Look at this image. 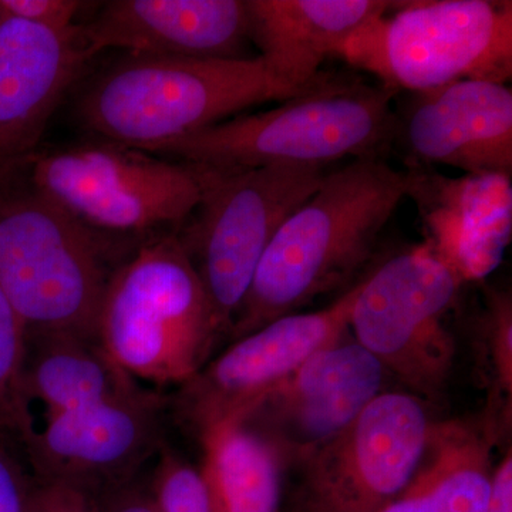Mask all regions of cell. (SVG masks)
<instances>
[{
    "label": "cell",
    "mask_w": 512,
    "mask_h": 512,
    "mask_svg": "<svg viewBox=\"0 0 512 512\" xmlns=\"http://www.w3.org/2000/svg\"><path fill=\"white\" fill-rule=\"evenodd\" d=\"M409 192L406 171L360 158L325 174L276 231L235 316L232 342L346 284Z\"/></svg>",
    "instance_id": "1"
},
{
    "label": "cell",
    "mask_w": 512,
    "mask_h": 512,
    "mask_svg": "<svg viewBox=\"0 0 512 512\" xmlns=\"http://www.w3.org/2000/svg\"><path fill=\"white\" fill-rule=\"evenodd\" d=\"M396 94L380 83L320 74L308 90L275 109L238 114L161 144L151 154L220 170L274 165L323 170L346 158H382L396 138Z\"/></svg>",
    "instance_id": "2"
},
{
    "label": "cell",
    "mask_w": 512,
    "mask_h": 512,
    "mask_svg": "<svg viewBox=\"0 0 512 512\" xmlns=\"http://www.w3.org/2000/svg\"><path fill=\"white\" fill-rule=\"evenodd\" d=\"M288 99L259 56L208 60L127 53L84 90L77 114L104 141L151 153L248 107Z\"/></svg>",
    "instance_id": "3"
},
{
    "label": "cell",
    "mask_w": 512,
    "mask_h": 512,
    "mask_svg": "<svg viewBox=\"0 0 512 512\" xmlns=\"http://www.w3.org/2000/svg\"><path fill=\"white\" fill-rule=\"evenodd\" d=\"M96 335L138 383L183 386L210 362L222 336L177 232L147 238L114 269Z\"/></svg>",
    "instance_id": "4"
},
{
    "label": "cell",
    "mask_w": 512,
    "mask_h": 512,
    "mask_svg": "<svg viewBox=\"0 0 512 512\" xmlns=\"http://www.w3.org/2000/svg\"><path fill=\"white\" fill-rule=\"evenodd\" d=\"M399 93H423L460 80L510 82L512 3L413 0L356 30L339 52Z\"/></svg>",
    "instance_id": "5"
},
{
    "label": "cell",
    "mask_w": 512,
    "mask_h": 512,
    "mask_svg": "<svg viewBox=\"0 0 512 512\" xmlns=\"http://www.w3.org/2000/svg\"><path fill=\"white\" fill-rule=\"evenodd\" d=\"M92 228L36 190L0 194V288L26 332L96 335L114 269Z\"/></svg>",
    "instance_id": "6"
},
{
    "label": "cell",
    "mask_w": 512,
    "mask_h": 512,
    "mask_svg": "<svg viewBox=\"0 0 512 512\" xmlns=\"http://www.w3.org/2000/svg\"><path fill=\"white\" fill-rule=\"evenodd\" d=\"M192 167L200 202L177 237L200 276L222 338H228L266 248L286 218L318 188L325 171L278 165Z\"/></svg>",
    "instance_id": "7"
},
{
    "label": "cell",
    "mask_w": 512,
    "mask_h": 512,
    "mask_svg": "<svg viewBox=\"0 0 512 512\" xmlns=\"http://www.w3.org/2000/svg\"><path fill=\"white\" fill-rule=\"evenodd\" d=\"M461 285L421 244L360 281L350 311L356 342L426 403L439 402L453 373L456 342L446 320Z\"/></svg>",
    "instance_id": "8"
},
{
    "label": "cell",
    "mask_w": 512,
    "mask_h": 512,
    "mask_svg": "<svg viewBox=\"0 0 512 512\" xmlns=\"http://www.w3.org/2000/svg\"><path fill=\"white\" fill-rule=\"evenodd\" d=\"M28 165L33 190L93 231L181 227L200 202L192 165L111 141L36 154Z\"/></svg>",
    "instance_id": "9"
},
{
    "label": "cell",
    "mask_w": 512,
    "mask_h": 512,
    "mask_svg": "<svg viewBox=\"0 0 512 512\" xmlns=\"http://www.w3.org/2000/svg\"><path fill=\"white\" fill-rule=\"evenodd\" d=\"M359 282L320 311L292 313L234 340L178 387L168 407L195 437L237 419L309 359L348 332Z\"/></svg>",
    "instance_id": "10"
},
{
    "label": "cell",
    "mask_w": 512,
    "mask_h": 512,
    "mask_svg": "<svg viewBox=\"0 0 512 512\" xmlns=\"http://www.w3.org/2000/svg\"><path fill=\"white\" fill-rule=\"evenodd\" d=\"M436 420L414 394L382 392L301 466L305 493L335 512H380L409 484Z\"/></svg>",
    "instance_id": "11"
},
{
    "label": "cell",
    "mask_w": 512,
    "mask_h": 512,
    "mask_svg": "<svg viewBox=\"0 0 512 512\" xmlns=\"http://www.w3.org/2000/svg\"><path fill=\"white\" fill-rule=\"evenodd\" d=\"M168 399L141 392L29 421L19 439L39 480L70 481L97 491L130 483L164 446Z\"/></svg>",
    "instance_id": "12"
},
{
    "label": "cell",
    "mask_w": 512,
    "mask_h": 512,
    "mask_svg": "<svg viewBox=\"0 0 512 512\" xmlns=\"http://www.w3.org/2000/svg\"><path fill=\"white\" fill-rule=\"evenodd\" d=\"M387 375L355 339L342 336L237 419L274 444L288 466H301L383 392Z\"/></svg>",
    "instance_id": "13"
},
{
    "label": "cell",
    "mask_w": 512,
    "mask_h": 512,
    "mask_svg": "<svg viewBox=\"0 0 512 512\" xmlns=\"http://www.w3.org/2000/svg\"><path fill=\"white\" fill-rule=\"evenodd\" d=\"M396 138L420 167L446 165L464 174L511 177V87L460 80L414 93L406 113L397 116Z\"/></svg>",
    "instance_id": "14"
},
{
    "label": "cell",
    "mask_w": 512,
    "mask_h": 512,
    "mask_svg": "<svg viewBox=\"0 0 512 512\" xmlns=\"http://www.w3.org/2000/svg\"><path fill=\"white\" fill-rule=\"evenodd\" d=\"M93 57L80 25L53 32L0 16V180L36 156L57 106Z\"/></svg>",
    "instance_id": "15"
},
{
    "label": "cell",
    "mask_w": 512,
    "mask_h": 512,
    "mask_svg": "<svg viewBox=\"0 0 512 512\" xmlns=\"http://www.w3.org/2000/svg\"><path fill=\"white\" fill-rule=\"evenodd\" d=\"M94 56L104 49L184 59H249L247 0H113L86 25Z\"/></svg>",
    "instance_id": "16"
},
{
    "label": "cell",
    "mask_w": 512,
    "mask_h": 512,
    "mask_svg": "<svg viewBox=\"0 0 512 512\" xmlns=\"http://www.w3.org/2000/svg\"><path fill=\"white\" fill-rule=\"evenodd\" d=\"M407 198L419 208L433 249L461 284L481 281L503 261L512 227L511 177L448 178L412 165Z\"/></svg>",
    "instance_id": "17"
},
{
    "label": "cell",
    "mask_w": 512,
    "mask_h": 512,
    "mask_svg": "<svg viewBox=\"0 0 512 512\" xmlns=\"http://www.w3.org/2000/svg\"><path fill=\"white\" fill-rule=\"evenodd\" d=\"M386 0H247L249 39L289 97L308 90L322 63L356 30L392 10Z\"/></svg>",
    "instance_id": "18"
},
{
    "label": "cell",
    "mask_w": 512,
    "mask_h": 512,
    "mask_svg": "<svg viewBox=\"0 0 512 512\" xmlns=\"http://www.w3.org/2000/svg\"><path fill=\"white\" fill-rule=\"evenodd\" d=\"M144 387L111 360L94 336L26 332L20 431L29 421L130 396Z\"/></svg>",
    "instance_id": "19"
},
{
    "label": "cell",
    "mask_w": 512,
    "mask_h": 512,
    "mask_svg": "<svg viewBox=\"0 0 512 512\" xmlns=\"http://www.w3.org/2000/svg\"><path fill=\"white\" fill-rule=\"evenodd\" d=\"M497 439L484 417L436 421L412 480L380 512H484Z\"/></svg>",
    "instance_id": "20"
},
{
    "label": "cell",
    "mask_w": 512,
    "mask_h": 512,
    "mask_svg": "<svg viewBox=\"0 0 512 512\" xmlns=\"http://www.w3.org/2000/svg\"><path fill=\"white\" fill-rule=\"evenodd\" d=\"M198 441L214 512H279L288 464L274 444L239 419L212 427Z\"/></svg>",
    "instance_id": "21"
},
{
    "label": "cell",
    "mask_w": 512,
    "mask_h": 512,
    "mask_svg": "<svg viewBox=\"0 0 512 512\" xmlns=\"http://www.w3.org/2000/svg\"><path fill=\"white\" fill-rule=\"evenodd\" d=\"M484 375L490 387V403L484 419L495 434L511 421L512 399V298L510 291L488 289L487 305L480 322Z\"/></svg>",
    "instance_id": "22"
},
{
    "label": "cell",
    "mask_w": 512,
    "mask_h": 512,
    "mask_svg": "<svg viewBox=\"0 0 512 512\" xmlns=\"http://www.w3.org/2000/svg\"><path fill=\"white\" fill-rule=\"evenodd\" d=\"M26 328L0 288V436H19L22 426L20 376Z\"/></svg>",
    "instance_id": "23"
},
{
    "label": "cell",
    "mask_w": 512,
    "mask_h": 512,
    "mask_svg": "<svg viewBox=\"0 0 512 512\" xmlns=\"http://www.w3.org/2000/svg\"><path fill=\"white\" fill-rule=\"evenodd\" d=\"M156 512H214L200 471L175 467L158 478L153 490Z\"/></svg>",
    "instance_id": "24"
},
{
    "label": "cell",
    "mask_w": 512,
    "mask_h": 512,
    "mask_svg": "<svg viewBox=\"0 0 512 512\" xmlns=\"http://www.w3.org/2000/svg\"><path fill=\"white\" fill-rule=\"evenodd\" d=\"M84 3L77 0H0V16L23 20L53 30L69 32Z\"/></svg>",
    "instance_id": "25"
},
{
    "label": "cell",
    "mask_w": 512,
    "mask_h": 512,
    "mask_svg": "<svg viewBox=\"0 0 512 512\" xmlns=\"http://www.w3.org/2000/svg\"><path fill=\"white\" fill-rule=\"evenodd\" d=\"M28 512H106L96 491L70 481L37 480Z\"/></svg>",
    "instance_id": "26"
},
{
    "label": "cell",
    "mask_w": 512,
    "mask_h": 512,
    "mask_svg": "<svg viewBox=\"0 0 512 512\" xmlns=\"http://www.w3.org/2000/svg\"><path fill=\"white\" fill-rule=\"evenodd\" d=\"M33 488L19 464L0 451V512H28Z\"/></svg>",
    "instance_id": "27"
},
{
    "label": "cell",
    "mask_w": 512,
    "mask_h": 512,
    "mask_svg": "<svg viewBox=\"0 0 512 512\" xmlns=\"http://www.w3.org/2000/svg\"><path fill=\"white\" fill-rule=\"evenodd\" d=\"M484 512H512V453L508 448L497 467L493 468L490 494Z\"/></svg>",
    "instance_id": "28"
},
{
    "label": "cell",
    "mask_w": 512,
    "mask_h": 512,
    "mask_svg": "<svg viewBox=\"0 0 512 512\" xmlns=\"http://www.w3.org/2000/svg\"><path fill=\"white\" fill-rule=\"evenodd\" d=\"M109 512H156L150 494L128 490L120 494L119 500Z\"/></svg>",
    "instance_id": "29"
},
{
    "label": "cell",
    "mask_w": 512,
    "mask_h": 512,
    "mask_svg": "<svg viewBox=\"0 0 512 512\" xmlns=\"http://www.w3.org/2000/svg\"><path fill=\"white\" fill-rule=\"evenodd\" d=\"M296 512H335L330 510L328 505L320 503V501L316 500V498L311 497V495L303 494L301 504H299L298 510Z\"/></svg>",
    "instance_id": "30"
}]
</instances>
